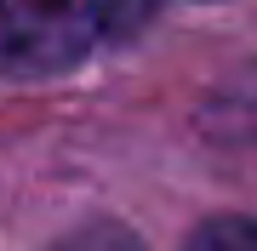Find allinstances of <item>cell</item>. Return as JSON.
<instances>
[{"label":"cell","instance_id":"obj_3","mask_svg":"<svg viewBox=\"0 0 257 251\" xmlns=\"http://www.w3.org/2000/svg\"><path fill=\"white\" fill-rule=\"evenodd\" d=\"M63 251H138V240L120 234V228H92V234H80V240H69Z\"/></svg>","mask_w":257,"mask_h":251},{"label":"cell","instance_id":"obj_2","mask_svg":"<svg viewBox=\"0 0 257 251\" xmlns=\"http://www.w3.org/2000/svg\"><path fill=\"white\" fill-rule=\"evenodd\" d=\"M183 251H257V223L251 217H211L206 228H194Z\"/></svg>","mask_w":257,"mask_h":251},{"label":"cell","instance_id":"obj_1","mask_svg":"<svg viewBox=\"0 0 257 251\" xmlns=\"http://www.w3.org/2000/svg\"><path fill=\"white\" fill-rule=\"evenodd\" d=\"M160 0H0V75L40 80L132 40Z\"/></svg>","mask_w":257,"mask_h":251}]
</instances>
